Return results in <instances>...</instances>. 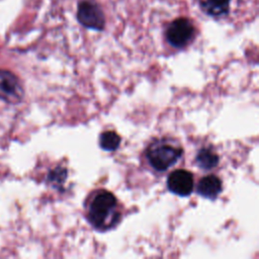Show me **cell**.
I'll return each instance as SVG.
<instances>
[{
    "label": "cell",
    "mask_w": 259,
    "mask_h": 259,
    "mask_svg": "<svg viewBox=\"0 0 259 259\" xmlns=\"http://www.w3.org/2000/svg\"><path fill=\"white\" fill-rule=\"evenodd\" d=\"M90 225L98 231H107L120 219L117 199L110 191L98 190L90 199L87 208Z\"/></svg>",
    "instance_id": "cell-1"
},
{
    "label": "cell",
    "mask_w": 259,
    "mask_h": 259,
    "mask_svg": "<svg viewBox=\"0 0 259 259\" xmlns=\"http://www.w3.org/2000/svg\"><path fill=\"white\" fill-rule=\"evenodd\" d=\"M183 150L180 146L166 140H158L147 149V160L157 171H166L180 159Z\"/></svg>",
    "instance_id": "cell-2"
},
{
    "label": "cell",
    "mask_w": 259,
    "mask_h": 259,
    "mask_svg": "<svg viewBox=\"0 0 259 259\" xmlns=\"http://www.w3.org/2000/svg\"><path fill=\"white\" fill-rule=\"evenodd\" d=\"M77 18L79 22L90 29L102 30L105 24V18L102 10L97 4L90 1H82L78 5Z\"/></svg>",
    "instance_id": "cell-3"
},
{
    "label": "cell",
    "mask_w": 259,
    "mask_h": 259,
    "mask_svg": "<svg viewBox=\"0 0 259 259\" xmlns=\"http://www.w3.org/2000/svg\"><path fill=\"white\" fill-rule=\"evenodd\" d=\"M194 27L186 18H177L170 23L166 31L168 42L174 48H183L192 38Z\"/></svg>",
    "instance_id": "cell-4"
},
{
    "label": "cell",
    "mask_w": 259,
    "mask_h": 259,
    "mask_svg": "<svg viewBox=\"0 0 259 259\" xmlns=\"http://www.w3.org/2000/svg\"><path fill=\"white\" fill-rule=\"evenodd\" d=\"M23 97V89L18 78L11 72L0 71V99L8 103H18Z\"/></svg>",
    "instance_id": "cell-5"
},
{
    "label": "cell",
    "mask_w": 259,
    "mask_h": 259,
    "mask_svg": "<svg viewBox=\"0 0 259 259\" xmlns=\"http://www.w3.org/2000/svg\"><path fill=\"white\" fill-rule=\"evenodd\" d=\"M168 189L178 196H188L193 191L194 178L191 172L178 169L171 172L167 179Z\"/></svg>",
    "instance_id": "cell-6"
},
{
    "label": "cell",
    "mask_w": 259,
    "mask_h": 259,
    "mask_svg": "<svg viewBox=\"0 0 259 259\" xmlns=\"http://www.w3.org/2000/svg\"><path fill=\"white\" fill-rule=\"evenodd\" d=\"M196 189L199 195L208 199H214L222 192V180L215 175H206L199 180Z\"/></svg>",
    "instance_id": "cell-7"
},
{
    "label": "cell",
    "mask_w": 259,
    "mask_h": 259,
    "mask_svg": "<svg viewBox=\"0 0 259 259\" xmlns=\"http://www.w3.org/2000/svg\"><path fill=\"white\" fill-rule=\"evenodd\" d=\"M196 164L198 167L204 170L214 168L219 163V156L209 148H202L198 151L196 158Z\"/></svg>",
    "instance_id": "cell-8"
},
{
    "label": "cell",
    "mask_w": 259,
    "mask_h": 259,
    "mask_svg": "<svg viewBox=\"0 0 259 259\" xmlns=\"http://www.w3.org/2000/svg\"><path fill=\"white\" fill-rule=\"evenodd\" d=\"M120 137L113 131L103 132L99 137V146L101 149L112 152L115 151L120 144Z\"/></svg>",
    "instance_id": "cell-9"
},
{
    "label": "cell",
    "mask_w": 259,
    "mask_h": 259,
    "mask_svg": "<svg viewBox=\"0 0 259 259\" xmlns=\"http://www.w3.org/2000/svg\"><path fill=\"white\" fill-rule=\"evenodd\" d=\"M230 0H206L203 2L204 10L211 15H221L228 12Z\"/></svg>",
    "instance_id": "cell-10"
},
{
    "label": "cell",
    "mask_w": 259,
    "mask_h": 259,
    "mask_svg": "<svg viewBox=\"0 0 259 259\" xmlns=\"http://www.w3.org/2000/svg\"><path fill=\"white\" fill-rule=\"evenodd\" d=\"M66 176H67V171H66V169L59 167V168L54 169V170L50 173V175H49V180H50L51 182H53L54 184H61V183H63V182L65 181Z\"/></svg>",
    "instance_id": "cell-11"
}]
</instances>
